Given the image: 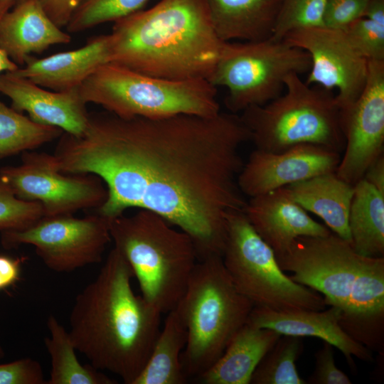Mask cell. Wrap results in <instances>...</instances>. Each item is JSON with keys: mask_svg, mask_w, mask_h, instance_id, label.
Here are the masks:
<instances>
[{"mask_svg": "<svg viewBox=\"0 0 384 384\" xmlns=\"http://www.w3.org/2000/svg\"><path fill=\"white\" fill-rule=\"evenodd\" d=\"M250 133L240 116L123 118L89 113L78 136L63 132L53 154L64 174H92L107 189L97 213L110 220L152 211L193 240L198 260L222 256L228 217L247 201L238 177Z\"/></svg>", "mask_w": 384, "mask_h": 384, "instance_id": "cell-1", "label": "cell"}, {"mask_svg": "<svg viewBox=\"0 0 384 384\" xmlns=\"http://www.w3.org/2000/svg\"><path fill=\"white\" fill-rule=\"evenodd\" d=\"M132 269L114 246L95 279L76 296L69 335L76 349L97 370L133 384L160 331L161 313L136 295Z\"/></svg>", "mask_w": 384, "mask_h": 384, "instance_id": "cell-2", "label": "cell"}, {"mask_svg": "<svg viewBox=\"0 0 384 384\" xmlns=\"http://www.w3.org/2000/svg\"><path fill=\"white\" fill-rule=\"evenodd\" d=\"M114 63L172 80H208L225 42L217 36L205 0H161L114 21Z\"/></svg>", "mask_w": 384, "mask_h": 384, "instance_id": "cell-3", "label": "cell"}, {"mask_svg": "<svg viewBox=\"0 0 384 384\" xmlns=\"http://www.w3.org/2000/svg\"><path fill=\"white\" fill-rule=\"evenodd\" d=\"M173 226L144 209L110 220L114 246L129 263L141 295L161 314L177 305L198 261L191 238Z\"/></svg>", "mask_w": 384, "mask_h": 384, "instance_id": "cell-4", "label": "cell"}, {"mask_svg": "<svg viewBox=\"0 0 384 384\" xmlns=\"http://www.w3.org/2000/svg\"><path fill=\"white\" fill-rule=\"evenodd\" d=\"M253 307L234 286L220 255L198 260L174 307L187 331L181 354L187 380L196 379L221 356Z\"/></svg>", "mask_w": 384, "mask_h": 384, "instance_id": "cell-5", "label": "cell"}, {"mask_svg": "<svg viewBox=\"0 0 384 384\" xmlns=\"http://www.w3.org/2000/svg\"><path fill=\"white\" fill-rule=\"evenodd\" d=\"M83 101L123 118L220 113L217 89L206 79L172 80L107 63L79 87Z\"/></svg>", "mask_w": 384, "mask_h": 384, "instance_id": "cell-6", "label": "cell"}, {"mask_svg": "<svg viewBox=\"0 0 384 384\" xmlns=\"http://www.w3.org/2000/svg\"><path fill=\"white\" fill-rule=\"evenodd\" d=\"M284 90L263 105L242 111L240 117L256 149L280 152L309 144L343 153L341 109L332 91L307 85L296 73L286 77Z\"/></svg>", "mask_w": 384, "mask_h": 384, "instance_id": "cell-7", "label": "cell"}, {"mask_svg": "<svg viewBox=\"0 0 384 384\" xmlns=\"http://www.w3.org/2000/svg\"><path fill=\"white\" fill-rule=\"evenodd\" d=\"M221 257L234 286L254 306L278 311L322 310L328 306L321 294L284 274L274 251L243 212L228 217Z\"/></svg>", "mask_w": 384, "mask_h": 384, "instance_id": "cell-8", "label": "cell"}, {"mask_svg": "<svg viewBox=\"0 0 384 384\" xmlns=\"http://www.w3.org/2000/svg\"><path fill=\"white\" fill-rule=\"evenodd\" d=\"M310 68L309 53L284 40L225 42L208 80L228 89L225 106L236 114L274 100L282 93L288 75H300Z\"/></svg>", "mask_w": 384, "mask_h": 384, "instance_id": "cell-9", "label": "cell"}, {"mask_svg": "<svg viewBox=\"0 0 384 384\" xmlns=\"http://www.w3.org/2000/svg\"><path fill=\"white\" fill-rule=\"evenodd\" d=\"M111 241L110 220L97 213L81 218L72 215L43 216L26 229L1 235L5 248L33 245L46 266L57 272H70L100 262Z\"/></svg>", "mask_w": 384, "mask_h": 384, "instance_id": "cell-10", "label": "cell"}, {"mask_svg": "<svg viewBox=\"0 0 384 384\" xmlns=\"http://www.w3.org/2000/svg\"><path fill=\"white\" fill-rule=\"evenodd\" d=\"M0 178L19 199L38 202L46 217L97 209L107 198V187L99 176L62 173L53 154L43 152H23L19 166L0 169Z\"/></svg>", "mask_w": 384, "mask_h": 384, "instance_id": "cell-11", "label": "cell"}, {"mask_svg": "<svg viewBox=\"0 0 384 384\" xmlns=\"http://www.w3.org/2000/svg\"><path fill=\"white\" fill-rule=\"evenodd\" d=\"M365 256L351 242L331 232L325 236H301L276 257L289 278L324 296L327 306L343 313L348 308L353 283Z\"/></svg>", "mask_w": 384, "mask_h": 384, "instance_id": "cell-12", "label": "cell"}, {"mask_svg": "<svg viewBox=\"0 0 384 384\" xmlns=\"http://www.w3.org/2000/svg\"><path fill=\"white\" fill-rule=\"evenodd\" d=\"M307 52L311 68L305 82L338 90L341 110L349 107L362 92L368 76V60L352 45L343 30L325 26L293 30L282 39Z\"/></svg>", "mask_w": 384, "mask_h": 384, "instance_id": "cell-13", "label": "cell"}, {"mask_svg": "<svg viewBox=\"0 0 384 384\" xmlns=\"http://www.w3.org/2000/svg\"><path fill=\"white\" fill-rule=\"evenodd\" d=\"M341 114L346 145L335 173L354 185L384 154V60H368L362 92Z\"/></svg>", "mask_w": 384, "mask_h": 384, "instance_id": "cell-14", "label": "cell"}, {"mask_svg": "<svg viewBox=\"0 0 384 384\" xmlns=\"http://www.w3.org/2000/svg\"><path fill=\"white\" fill-rule=\"evenodd\" d=\"M341 154L304 144L280 152L255 149L238 177L239 188L250 198L336 171Z\"/></svg>", "mask_w": 384, "mask_h": 384, "instance_id": "cell-15", "label": "cell"}, {"mask_svg": "<svg viewBox=\"0 0 384 384\" xmlns=\"http://www.w3.org/2000/svg\"><path fill=\"white\" fill-rule=\"evenodd\" d=\"M0 93L10 99L13 109L26 112L36 123L74 136L80 135L87 126L89 113L79 88L50 90L8 72L0 75Z\"/></svg>", "mask_w": 384, "mask_h": 384, "instance_id": "cell-16", "label": "cell"}, {"mask_svg": "<svg viewBox=\"0 0 384 384\" xmlns=\"http://www.w3.org/2000/svg\"><path fill=\"white\" fill-rule=\"evenodd\" d=\"M244 214L277 257L301 236H325L331 231L314 220L285 187L250 198Z\"/></svg>", "mask_w": 384, "mask_h": 384, "instance_id": "cell-17", "label": "cell"}, {"mask_svg": "<svg viewBox=\"0 0 384 384\" xmlns=\"http://www.w3.org/2000/svg\"><path fill=\"white\" fill-rule=\"evenodd\" d=\"M342 329L370 351L384 347V257H365L356 277Z\"/></svg>", "mask_w": 384, "mask_h": 384, "instance_id": "cell-18", "label": "cell"}, {"mask_svg": "<svg viewBox=\"0 0 384 384\" xmlns=\"http://www.w3.org/2000/svg\"><path fill=\"white\" fill-rule=\"evenodd\" d=\"M341 310L334 306L322 310L278 311L254 306L248 322L259 328L272 329L281 335L317 337L338 348L349 366L353 358L373 360L371 352L351 338L341 326Z\"/></svg>", "mask_w": 384, "mask_h": 384, "instance_id": "cell-19", "label": "cell"}, {"mask_svg": "<svg viewBox=\"0 0 384 384\" xmlns=\"http://www.w3.org/2000/svg\"><path fill=\"white\" fill-rule=\"evenodd\" d=\"M110 36L90 38L83 46L36 58L29 56L11 73L55 91L79 88L101 65L110 63Z\"/></svg>", "mask_w": 384, "mask_h": 384, "instance_id": "cell-20", "label": "cell"}, {"mask_svg": "<svg viewBox=\"0 0 384 384\" xmlns=\"http://www.w3.org/2000/svg\"><path fill=\"white\" fill-rule=\"evenodd\" d=\"M71 40L50 18L40 0H21L0 21V48L19 67L33 53Z\"/></svg>", "mask_w": 384, "mask_h": 384, "instance_id": "cell-21", "label": "cell"}, {"mask_svg": "<svg viewBox=\"0 0 384 384\" xmlns=\"http://www.w3.org/2000/svg\"><path fill=\"white\" fill-rule=\"evenodd\" d=\"M213 27L224 42L271 38L282 0H205Z\"/></svg>", "mask_w": 384, "mask_h": 384, "instance_id": "cell-22", "label": "cell"}, {"mask_svg": "<svg viewBox=\"0 0 384 384\" xmlns=\"http://www.w3.org/2000/svg\"><path fill=\"white\" fill-rule=\"evenodd\" d=\"M281 336L247 321L221 356L196 380L203 384H249L255 369Z\"/></svg>", "mask_w": 384, "mask_h": 384, "instance_id": "cell-23", "label": "cell"}, {"mask_svg": "<svg viewBox=\"0 0 384 384\" xmlns=\"http://www.w3.org/2000/svg\"><path fill=\"white\" fill-rule=\"evenodd\" d=\"M285 188L302 208L319 216L332 233L351 242L348 213L353 185L334 171L290 184Z\"/></svg>", "mask_w": 384, "mask_h": 384, "instance_id": "cell-24", "label": "cell"}, {"mask_svg": "<svg viewBox=\"0 0 384 384\" xmlns=\"http://www.w3.org/2000/svg\"><path fill=\"white\" fill-rule=\"evenodd\" d=\"M348 228L357 253L384 257V194L363 178L353 185Z\"/></svg>", "mask_w": 384, "mask_h": 384, "instance_id": "cell-25", "label": "cell"}, {"mask_svg": "<svg viewBox=\"0 0 384 384\" xmlns=\"http://www.w3.org/2000/svg\"><path fill=\"white\" fill-rule=\"evenodd\" d=\"M187 341L185 324L176 308L168 312L149 358L133 384H183L187 382L181 354Z\"/></svg>", "mask_w": 384, "mask_h": 384, "instance_id": "cell-26", "label": "cell"}, {"mask_svg": "<svg viewBox=\"0 0 384 384\" xmlns=\"http://www.w3.org/2000/svg\"><path fill=\"white\" fill-rule=\"evenodd\" d=\"M50 336L44 342L50 357L51 370L47 384H115L117 380L107 376L91 364L79 361L68 331L54 315L47 319Z\"/></svg>", "mask_w": 384, "mask_h": 384, "instance_id": "cell-27", "label": "cell"}, {"mask_svg": "<svg viewBox=\"0 0 384 384\" xmlns=\"http://www.w3.org/2000/svg\"><path fill=\"white\" fill-rule=\"evenodd\" d=\"M63 133L58 127L33 122L0 100V159L36 149Z\"/></svg>", "mask_w": 384, "mask_h": 384, "instance_id": "cell-28", "label": "cell"}, {"mask_svg": "<svg viewBox=\"0 0 384 384\" xmlns=\"http://www.w3.org/2000/svg\"><path fill=\"white\" fill-rule=\"evenodd\" d=\"M302 337L282 335L255 369L252 384H306L297 369L302 353Z\"/></svg>", "mask_w": 384, "mask_h": 384, "instance_id": "cell-29", "label": "cell"}, {"mask_svg": "<svg viewBox=\"0 0 384 384\" xmlns=\"http://www.w3.org/2000/svg\"><path fill=\"white\" fill-rule=\"evenodd\" d=\"M149 0H86L75 11L67 27L75 33L97 25L116 21L137 12Z\"/></svg>", "mask_w": 384, "mask_h": 384, "instance_id": "cell-30", "label": "cell"}, {"mask_svg": "<svg viewBox=\"0 0 384 384\" xmlns=\"http://www.w3.org/2000/svg\"><path fill=\"white\" fill-rule=\"evenodd\" d=\"M326 1L282 0L271 38L281 41L293 30L324 26Z\"/></svg>", "mask_w": 384, "mask_h": 384, "instance_id": "cell-31", "label": "cell"}, {"mask_svg": "<svg viewBox=\"0 0 384 384\" xmlns=\"http://www.w3.org/2000/svg\"><path fill=\"white\" fill-rule=\"evenodd\" d=\"M43 216L42 206L38 202L19 199L0 178L1 232L26 229Z\"/></svg>", "mask_w": 384, "mask_h": 384, "instance_id": "cell-32", "label": "cell"}, {"mask_svg": "<svg viewBox=\"0 0 384 384\" xmlns=\"http://www.w3.org/2000/svg\"><path fill=\"white\" fill-rule=\"evenodd\" d=\"M343 31L355 48L368 60H384V26L361 17Z\"/></svg>", "mask_w": 384, "mask_h": 384, "instance_id": "cell-33", "label": "cell"}, {"mask_svg": "<svg viewBox=\"0 0 384 384\" xmlns=\"http://www.w3.org/2000/svg\"><path fill=\"white\" fill-rule=\"evenodd\" d=\"M370 0H327L324 26L344 30L354 21L363 17Z\"/></svg>", "mask_w": 384, "mask_h": 384, "instance_id": "cell-34", "label": "cell"}, {"mask_svg": "<svg viewBox=\"0 0 384 384\" xmlns=\"http://www.w3.org/2000/svg\"><path fill=\"white\" fill-rule=\"evenodd\" d=\"M0 384H47L38 361L23 358L0 364Z\"/></svg>", "mask_w": 384, "mask_h": 384, "instance_id": "cell-35", "label": "cell"}, {"mask_svg": "<svg viewBox=\"0 0 384 384\" xmlns=\"http://www.w3.org/2000/svg\"><path fill=\"white\" fill-rule=\"evenodd\" d=\"M333 346L324 341L322 347L314 354L315 368L306 380L311 384H351L348 375L337 368L334 357Z\"/></svg>", "mask_w": 384, "mask_h": 384, "instance_id": "cell-36", "label": "cell"}, {"mask_svg": "<svg viewBox=\"0 0 384 384\" xmlns=\"http://www.w3.org/2000/svg\"><path fill=\"white\" fill-rule=\"evenodd\" d=\"M86 0H40L50 18L60 28L66 26Z\"/></svg>", "mask_w": 384, "mask_h": 384, "instance_id": "cell-37", "label": "cell"}, {"mask_svg": "<svg viewBox=\"0 0 384 384\" xmlns=\"http://www.w3.org/2000/svg\"><path fill=\"white\" fill-rule=\"evenodd\" d=\"M21 273V260L0 255V291L14 284Z\"/></svg>", "mask_w": 384, "mask_h": 384, "instance_id": "cell-38", "label": "cell"}, {"mask_svg": "<svg viewBox=\"0 0 384 384\" xmlns=\"http://www.w3.org/2000/svg\"><path fill=\"white\" fill-rule=\"evenodd\" d=\"M363 178L384 194V154L368 166Z\"/></svg>", "mask_w": 384, "mask_h": 384, "instance_id": "cell-39", "label": "cell"}, {"mask_svg": "<svg viewBox=\"0 0 384 384\" xmlns=\"http://www.w3.org/2000/svg\"><path fill=\"white\" fill-rule=\"evenodd\" d=\"M15 4L12 1H0V21L4 15L12 8ZM19 66L16 65L7 54L0 48V75L16 70Z\"/></svg>", "mask_w": 384, "mask_h": 384, "instance_id": "cell-40", "label": "cell"}, {"mask_svg": "<svg viewBox=\"0 0 384 384\" xmlns=\"http://www.w3.org/2000/svg\"><path fill=\"white\" fill-rule=\"evenodd\" d=\"M363 17L384 26V0H370Z\"/></svg>", "mask_w": 384, "mask_h": 384, "instance_id": "cell-41", "label": "cell"}, {"mask_svg": "<svg viewBox=\"0 0 384 384\" xmlns=\"http://www.w3.org/2000/svg\"><path fill=\"white\" fill-rule=\"evenodd\" d=\"M4 356V351L3 350V348L0 343V359L2 358Z\"/></svg>", "mask_w": 384, "mask_h": 384, "instance_id": "cell-42", "label": "cell"}, {"mask_svg": "<svg viewBox=\"0 0 384 384\" xmlns=\"http://www.w3.org/2000/svg\"><path fill=\"white\" fill-rule=\"evenodd\" d=\"M9 1L14 2L15 4L21 0H0V1Z\"/></svg>", "mask_w": 384, "mask_h": 384, "instance_id": "cell-43", "label": "cell"}]
</instances>
